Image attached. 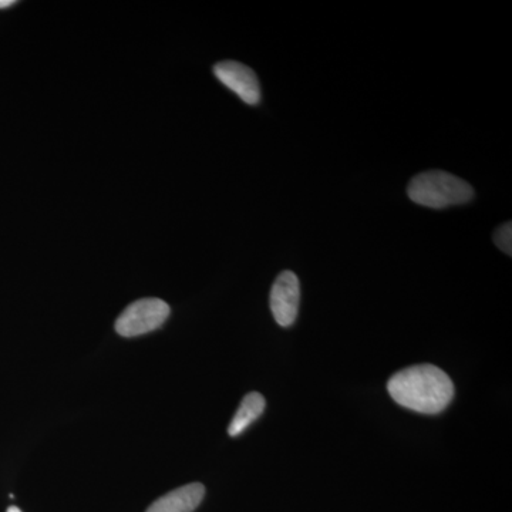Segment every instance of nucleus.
Listing matches in <instances>:
<instances>
[{
	"label": "nucleus",
	"instance_id": "f257e3e1",
	"mask_svg": "<svg viewBox=\"0 0 512 512\" xmlns=\"http://www.w3.org/2000/svg\"><path fill=\"white\" fill-rule=\"evenodd\" d=\"M390 397L421 414H439L454 397V384L446 372L433 365H417L400 370L387 383Z\"/></svg>",
	"mask_w": 512,
	"mask_h": 512
},
{
	"label": "nucleus",
	"instance_id": "f03ea898",
	"mask_svg": "<svg viewBox=\"0 0 512 512\" xmlns=\"http://www.w3.org/2000/svg\"><path fill=\"white\" fill-rule=\"evenodd\" d=\"M410 200L423 207L443 210L451 205L467 204L474 190L467 181L446 171H426L416 175L407 188Z\"/></svg>",
	"mask_w": 512,
	"mask_h": 512
},
{
	"label": "nucleus",
	"instance_id": "7ed1b4c3",
	"mask_svg": "<svg viewBox=\"0 0 512 512\" xmlns=\"http://www.w3.org/2000/svg\"><path fill=\"white\" fill-rule=\"evenodd\" d=\"M170 306L157 298L140 299L124 309L116 320V330L124 338L146 335L163 326Z\"/></svg>",
	"mask_w": 512,
	"mask_h": 512
},
{
	"label": "nucleus",
	"instance_id": "20e7f679",
	"mask_svg": "<svg viewBox=\"0 0 512 512\" xmlns=\"http://www.w3.org/2000/svg\"><path fill=\"white\" fill-rule=\"evenodd\" d=\"M301 303V285L298 276L291 271H284L276 278L271 291L272 315L282 328H289L298 318Z\"/></svg>",
	"mask_w": 512,
	"mask_h": 512
},
{
	"label": "nucleus",
	"instance_id": "39448f33",
	"mask_svg": "<svg viewBox=\"0 0 512 512\" xmlns=\"http://www.w3.org/2000/svg\"><path fill=\"white\" fill-rule=\"evenodd\" d=\"M214 74L224 86L238 94L245 103L256 106L261 101V86L254 70L238 62H221L215 64Z\"/></svg>",
	"mask_w": 512,
	"mask_h": 512
},
{
	"label": "nucleus",
	"instance_id": "423d86ee",
	"mask_svg": "<svg viewBox=\"0 0 512 512\" xmlns=\"http://www.w3.org/2000/svg\"><path fill=\"white\" fill-rule=\"evenodd\" d=\"M205 487L200 483L183 485L158 498L147 512H192L204 500Z\"/></svg>",
	"mask_w": 512,
	"mask_h": 512
},
{
	"label": "nucleus",
	"instance_id": "0eeeda50",
	"mask_svg": "<svg viewBox=\"0 0 512 512\" xmlns=\"http://www.w3.org/2000/svg\"><path fill=\"white\" fill-rule=\"evenodd\" d=\"M266 407L264 396L261 393L252 392L244 397L241 406L235 413L234 419L228 427V434L231 437H237L244 433L254 421L262 416Z\"/></svg>",
	"mask_w": 512,
	"mask_h": 512
},
{
	"label": "nucleus",
	"instance_id": "6e6552de",
	"mask_svg": "<svg viewBox=\"0 0 512 512\" xmlns=\"http://www.w3.org/2000/svg\"><path fill=\"white\" fill-rule=\"evenodd\" d=\"M494 242L504 254H512V224L505 222L497 231L494 232Z\"/></svg>",
	"mask_w": 512,
	"mask_h": 512
},
{
	"label": "nucleus",
	"instance_id": "1a4fd4ad",
	"mask_svg": "<svg viewBox=\"0 0 512 512\" xmlns=\"http://www.w3.org/2000/svg\"><path fill=\"white\" fill-rule=\"evenodd\" d=\"M15 0H0V9L10 8V6L15 5Z\"/></svg>",
	"mask_w": 512,
	"mask_h": 512
},
{
	"label": "nucleus",
	"instance_id": "9d476101",
	"mask_svg": "<svg viewBox=\"0 0 512 512\" xmlns=\"http://www.w3.org/2000/svg\"><path fill=\"white\" fill-rule=\"evenodd\" d=\"M8 512H22V511H20L18 507H10Z\"/></svg>",
	"mask_w": 512,
	"mask_h": 512
}]
</instances>
